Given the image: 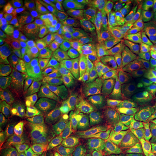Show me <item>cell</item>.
<instances>
[{"mask_svg":"<svg viewBox=\"0 0 156 156\" xmlns=\"http://www.w3.org/2000/svg\"><path fill=\"white\" fill-rule=\"evenodd\" d=\"M114 64L119 71L123 83L124 82L136 83V82L139 81L136 68H133L124 64L116 63Z\"/></svg>","mask_w":156,"mask_h":156,"instance_id":"38","label":"cell"},{"mask_svg":"<svg viewBox=\"0 0 156 156\" xmlns=\"http://www.w3.org/2000/svg\"><path fill=\"white\" fill-rule=\"evenodd\" d=\"M11 30L9 28L7 29H4L0 33V50L2 49L5 47V45L7 44V41L9 38V36L11 34Z\"/></svg>","mask_w":156,"mask_h":156,"instance_id":"48","label":"cell"},{"mask_svg":"<svg viewBox=\"0 0 156 156\" xmlns=\"http://www.w3.org/2000/svg\"><path fill=\"white\" fill-rule=\"evenodd\" d=\"M53 81V79L46 70L39 69L36 71V77L33 83L25 90L35 98L47 100L50 87Z\"/></svg>","mask_w":156,"mask_h":156,"instance_id":"18","label":"cell"},{"mask_svg":"<svg viewBox=\"0 0 156 156\" xmlns=\"http://www.w3.org/2000/svg\"><path fill=\"white\" fill-rule=\"evenodd\" d=\"M138 12L142 24L150 28L156 29V15L153 8L141 2Z\"/></svg>","mask_w":156,"mask_h":156,"instance_id":"35","label":"cell"},{"mask_svg":"<svg viewBox=\"0 0 156 156\" xmlns=\"http://www.w3.org/2000/svg\"><path fill=\"white\" fill-rule=\"evenodd\" d=\"M125 2L126 3H127L128 5L132 6V7H134L139 8L140 6H141V2H140V0H126Z\"/></svg>","mask_w":156,"mask_h":156,"instance_id":"49","label":"cell"},{"mask_svg":"<svg viewBox=\"0 0 156 156\" xmlns=\"http://www.w3.org/2000/svg\"><path fill=\"white\" fill-rule=\"evenodd\" d=\"M42 39L38 41L24 55H23L22 61L31 62L36 68L41 70H47L50 68V63L46 56Z\"/></svg>","mask_w":156,"mask_h":156,"instance_id":"20","label":"cell"},{"mask_svg":"<svg viewBox=\"0 0 156 156\" xmlns=\"http://www.w3.org/2000/svg\"><path fill=\"white\" fill-rule=\"evenodd\" d=\"M11 102L12 105L21 111L33 124H51L53 122L48 100L35 98L25 90L18 87V93L12 98Z\"/></svg>","mask_w":156,"mask_h":156,"instance_id":"4","label":"cell"},{"mask_svg":"<svg viewBox=\"0 0 156 156\" xmlns=\"http://www.w3.org/2000/svg\"><path fill=\"white\" fill-rule=\"evenodd\" d=\"M90 116L98 128L116 118L119 112L104 97L95 98L89 105Z\"/></svg>","mask_w":156,"mask_h":156,"instance_id":"14","label":"cell"},{"mask_svg":"<svg viewBox=\"0 0 156 156\" xmlns=\"http://www.w3.org/2000/svg\"><path fill=\"white\" fill-rule=\"evenodd\" d=\"M46 156H51V155H50V150H49V147L48 148L47 152H46Z\"/></svg>","mask_w":156,"mask_h":156,"instance_id":"52","label":"cell"},{"mask_svg":"<svg viewBox=\"0 0 156 156\" xmlns=\"http://www.w3.org/2000/svg\"><path fill=\"white\" fill-rule=\"evenodd\" d=\"M155 10H156V9H155Z\"/></svg>","mask_w":156,"mask_h":156,"instance_id":"57","label":"cell"},{"mask_svg":"<svg viewBox=\"0 0 156 156\" xmlns=\"http://www.w3.org/2000/svg\"><path fill=\"white\" fill-rule=\"evenodd\" d=\"M106 2L109 5L116 7V9H119L120 11L123 12L125 14L129 15L134 20H135L136 22L142 24L141 20H140L139 12L136 9H134V7H132V6L126 3L125 1H122V0H107Z\"/></svg>","mask_w":156,"mask_h":156,"instance_id":"36","label":"cell"},{"mask_svg":"<svg viewBox=\"0 0 156 156\" xmlns=\"http://www.w3.org/2000/svg\"><path fill=\"white\" fill-rule=\"evenodd\" d=\"M73 156H97L96 147L93 145H87L83 147Z\"/></svg>","mask_w":156,"mask_h":156,"instance_id":"46","label":"cell"},{"mask_svg":"<svg viewBox=\"0 0 156 156\" xmlns=\"http://www.w3.org/2000/svg\"><path fill=\"white\" fill-rule=\"evenodd\" d=\"M122 156H147L140 148L129 141Z\"/></svg>","mask_w":156,"mask_h":156,"instance_id":"44","label":"cell"},{"mask_svg":"<svg viewBox=\"0 0 156 156\" xmlns=\"http://www.w3.org/2000/svg\"><path fill=\"white\" fill-rule=\"evenodd\" d=\"M96 2L124 30L129 32V34H132L133 36L137 34L138 31L142 28V26L145 25L136 22L135 20H134L129 15L125 14L123 12L120 11L119 9H116V7L109 5L106 1L96 0Z\"/></svg>","mask_w":156,"mask_h":156,"instance_id":"16","label":"cell"},{"mask_svg":"<svg viewBox=\"0 0 156 156\" xmlns=\"http://www.w3.org/2000/svg\"><path fill=\"white\" fill-rule=\"evenodd\" d=\"M153 57H154V58H155V59L156 60V55H155V56H153Z\"/></svg>","mask_w":156,"mask_h":156,"instance_id":"54","label":"cell"},{"mask_svg":"<svg viewBox=\"0 0 156 156\" xmlns=\"http://www.w3.org/2000/svg\"><path fill=\"white\" fill-rule=\"evenodd\" d=\"M125 145L122 146H106L103 145H96L97 156H122Z\"/></svg>","mask_w":156,"mask_h":156,"instance_id":"41","label":"cell"},{"mask_svg":"<svg viewBox=\"0 0 156 156\" xmlns=\"http://www.w3.org/2000/svg\"><path fill=\"white\" fill-rule=\"evenodd\" d=\"M120 38V53L119 59L116 63L126 64L128 58L133 50L134 39L135 37L129 33H122L119 34ZM116 64V63H115Z\"/></svg>","mask_w":156,"mask_h":156,"instance_id":"28","label":"cell"},{"mask_svg":"<svg viewBox=\"0 0 156 156\" xmlns=\"http://www.w3.org/2000/svg\"><path fill=\"white\" fill-rule=\"evenodd\" d=\"M68 28L75 34L78 40L87 48L97 46L105 37L99 34L89 22L69 24Z\"/></svg>","mask_w":156,"mask_h":156,"instance_id":"17","label":"cell"},{"mask_svg":"<svg viewBox=\"0 0 156 156\" xmlns=\"http://www.w3.org/2000/svg\"><path fill=\"white\" fill-rule=\"evenodd\" d=\"M134 90L136 94V101L151 112L156 107V90L148 87L142 82L134 83Z\"/></svg>","mask_w":156,"mask_h":156,"instance_id":"22","label":"cell"},{"mask_svg":"<svg viewBox=\"0 0 156 156\" xmlns=\"http://www.w3.org/2000/svg\"><path fill=\"white\" fill-rule=\"evenodd\" d=\"M151 55H156V29L143 25L134 36Z\"/></svg>","mask_w":156,"mask_h":156,"instance_id":"25","label":"cell"},{"mask_svg":"<svg viewBox=\"0 0 156 156\" xmlns=\"http://www.w3.org/2000/svg\"><path fill=\"white\" fill-rule=\"evenodd\" d=\"M98 46L108 52L114 58L115 63H116L120 53L119 34L104 37L99 43Z\"/></svg>","mask_w":156,"mask_h":156,"instance_id":"30","label":"cell"},{"mask_svg":"<svg viewBox=\"0 0 156 156\" xmlns=\"http://www.w3.org/2000/svg\"><path fill=\"white\" fill-rule=\"evenodd\" d=\"M149 117L151 122L153 123V124H155V125H156V107L151 112V114L149 115Z\"/></svg>","mask_w":156,"mask_h":156,"instance_id":"51","label":"cell"},{"mask_svg":"<svg viewBox=\"0 0 156 156\" xmlns=\"http://www.w3.org/2000/svg\"><path fill=\"white\" fill-rule=\"evenodd\" d=\"M89 8V23L99 34L110 36L122 34L124 29L96 1H87Z\"/></svg>","mask_w":156,"mask_h":156,"instance_id":"6","label":"cell"},{"mask_svg":"<svg viewBox=\"0 0 156 156\" xmlns=\"http://www.w3.org/2000/svg\"><path fill=\"white\" fill-rule=\"evenodd\" d=\"M36 23L24 6H20L9 17L8 28L12 33L26 35L32 32Z\"/></svg>","mask_w":156,"mask_h":156,"instance_id":"15","label":"cell"},{"mask_svg":"<svg viewBox=\"0 0 156 156\" xmlns=\"http://www.w3.org/2000/svg\"><path fill=\"white\" fill-rule=\"evenodd\" d=\"M20 4L19 1H11V0H1L0 1V17L1 21L9 18L19 8L17 7Z\"/></svg>","mask_w":156,"mask_h":156,"instance_id":"39","label":"cell"},{"mask_svg":"<svg viewBox=\"0 0 156 156\" xmlns=\"http://www.w3.org/2000/svg\"><path fill=\"white\" fill-rule=\"evenodd\" d=\"M130 141L137 145L147 155L156 151V125L151 121H146L134 130Z\"/></svg>","mask_w":156,"mask_h":156,"instance_id":"9","label":"cell"},{"mask_svg":"<svg viewBox=\"0 0 156 156\" xmlns=\"http://www.w3.org/2000/svg\"><path fill=\"white\" fill-rule=\"evenodd\" d=\"M43 38L50 68L80 57L87 48L69 28L63 27Z\"/></svg>","mask_w":156,"mask_h":156,"instance_id":"3","label":"cell"},{"mask_svg":"<svg viewBox=\"0 0 156 156\" xmlns=\"http://www.w3.org/2000/svg\"><path fill=\"white\" fill-rule=\"evenodd\" d=\"M22 61V56L17 53L10 43H7L2 49L0 50V66L1 68L6 64L13 62Z\"/></svg>","mask_w":156,"mask_h":156,"instance_id":"33","label":"cell"},{"mask_svg":"<svg viewBox=\"0 0 156 156\" xmlns=\"http://www.w3.org/2000/svg\"><path fill=\"white\" fill-rule=\"evenodd\" d=\"M83 56L89 62L98 67L106 64H115L112 55L100 46H91L87 48Z\"/></svg>","mask_w":156,"mask_h":156,"instance_id":"26","label":"cell"},{"mask_svg":"<svg viewBox=\"0 0 156 156\" xmlns=\"http://www.w3.org/2000/svg\"><path fill=\"white\" fill-rule=\"evenodd\" d=\"M66 20L62 16H58L56 18L39 21L35 25L30 34H33L37 40L43 38V36L51 34L58 29L63 28Z\"/></svg>","mask_w":156,"mask_h":156,"instance_id":"23","label":"cell"},{"mask_svg":"<svg viewBox=\"0 0 156 156\" xmlns=\"http://www.w3.org/2000/svg\"><path fill=\"white\" fill-rule=\"evenodd\" d=\"M83 146L77 143L69 134L65 133L62 136L56 149L62 156H73L77 153Z\"/></svg>","mask_w":156,"mask_h":156,"instance_id":"29","label":"cell"},{"mask_svg":"<svg viewBox=\"0 0 156 156\" xmlns=\"http://www.w3.org/2000/svg\"><path fill=\"white\" fill-rule=\"evenodd\" d=\"M24 7L37 23L57 17L58 5L54 0H30Z\"/></svg>","mask_w":156,"mask_h":156,"instance_id":"13","label":"cell"},{"mask_svg":"<svg viewBox=\"0 0 156 156\" xmlns=\"http://www.w3.org/2000/svg\"><path fill=\"white\" fill-rule=\"evenodd\" d=\"M47 100L50 102L59 103L64 106L72 101L65 90L54 81H53L50 87Z\"/></svg>","mask_w":156,"mask_h":156,"instance_id":"32","label":"cell"},{"mask_svg":"<svg viewBox=\"0 0 156 156\" xmlns=\"http://www.w3.org/2000/svg\"><path fill=\"white\" fill-rule=\"evenodd\" d=\"M65 132L83 147L96 142L98 128L90 116L74 122L69 121Z\"/></svg>","mask_w":156,"mask_h":156,"instance_id":"7","label":"cell"},{"mask_svg":"<svg viewBox=\"0 0 156 156\" xmlns=\"http://www.w3.org/2000/svg\"><path fill=\"white\" fill-rule=\"evenodd\" d=\"M0 104H1L0 105V113L2 115V114H6V112L11 108L10 106H12L10 98L3 96V95H1V98H0Z\"/></svg>","mask_w":156,"mask_h":156,"instance_id":"47","label":"cell"},{"mask_svg":"<svg viewBox=\"0 0 156 156\" xmlns=\"http://www.w3.org/2000/svg\"><path fill=\"white\" fill-rule=\"evenodd\" d=\"M51 114L53 117V119L67 120L68 119V114L67 108L64 105L59 103H52L48 101Z\"/></svg>","mask_w":156,"mask_h":156,"instance_id":"43","label":"cell"},{"mask_svg":"<svg viewBox=\"0 0 156 156\" xmlns=\"http://www.w3.org/2000/svg\"><path fill=\"white\" fill-rule=\"evenodd\" d=\"M131 136V129L116 116L98 128V134L95 142L97 145L106 146L125 145Z\"/></svg>","mask_w":156,"mask_h":156,"instance_id":"5","label":"cell"},{"mask_svg":"<svg viewBox=\"0 0 156 156\" xmlns=\"http://www.w3.org/2000/svg\"><path fill=\"white\" fill-rule=\"evenodd\" d=\"M155 70H156V66H155Z\"/></svg>","mask_w":156,"mask_h":156,"instance_id":"56","label":"cell"},{"mask_svg":"<svg viewBox=\"0 0 156 156\" xmlns=\"http://www.w3.org/2000/svg\"><path fill=\"white\" fill-rule=\"evenodd\" d=\"M155 66L156 60L155 59V58L152 55H151V54L150 55L146 54V56L143 58V59L139 64L137 67L136 68V74H137L139 80L141 81L147 75L148 73L153 68L155 67Z\"/></svg>","mask_w":156,"mask_h":156,"instance_id":"37","label":"cell"},{"mask_svg":"<svg viewBox=\"0 0 156 156\" xmlns=\"http://www.w3.org/2000/svg\"><path fill=\"white\" fill-rule=\"evenodd\" d=\"M31 131L49 146L54 147V141L51 124H33Z\"/></svg>","mask_w":156,"mask_h":156,"instance_id":"31","label":"cell"},{"mask_svg":"<svg viewBox=\"0 0 156 156\" xmlns=\"http://www.w3.org/2000/svg\"><path fill=\"white\" fill-rule=\"evenodd\" d=\"M69 122V119L67 120H59V119H54L51 122L52 133H53L54 141V147L58 145V142L62 136L65 133L66 128H67V124Z\"/></svg>","mask_w":156,"mask_h":156,"instance_id":"40","label":"cell"},{"mask_svg":"<svg viewBox=\"0 0 156 156\" xmlns=\"http://www.w3.org/2000/svg\"><path fill=\"white\" fill-rule=\"evenodd\" d=\"M104 98L116 109L119 114L136 101L134 83L124 82Z\"/></svg>","mask_w":156,"mask_h":156,"instance_id":"11","label":"cell"},{"mask_svg":"<svg viewBox=\"0 0 156 156\" xmlns=\"http://www.w3.org/2000/svg\"><path fill=\"white\" fill-rule=\"evenodd\" d=\"M155 90H156V87H155Z\"/></svg>","mask_w":156,"mask_h":156,"instance_id":"55","label":"cell"},{"mask_svg":"<svg viewBox=\"0 0 156 156\" xmlns=\"http://www.w3.org/2000/svg\"><path fill=\"white\" fill-rule=\"evenodd\" d=\"M38 41L39 40H37L32 34L21 35L17 33H12L9 36V43L17 51V53L22 56Z\"/></svg>","mask_w":156,"mask_h":156,"instance_id":"24","label":"cell"},{"mask_svg":"<svg viewBox=\"0 0 156 156\" xmlns=\"http://www.w3.org/2000/svg\"><path fill=\"white\" fill-rule=\"evenodd\" d=\"M33 123L15 106L0 116V155L23 156L21 142L28 136Z\"/></svg>","mask_w":156,"mask_h":156,"instance_id":"2","label":"cell"},{"mask_svg":"<svg viewBox=\"0 0 156 156\" xmlns=\"http://www.w3.org/2000/svg\"><path fill=\"white\" fill-rule=\"evenodd\" d=\"M150 156H156V151L154 152V153L153 154H151V155Z\"/></svg>","mask_w":156,"mask_h":156,"instance_id":"53","label":"cell"},{"mask_svg":"<svg viewBox=\"0 0 156 156\" xmlns=\"http://www.w3.org/2000/svg\"><path fill=\"white\" fill-rule=\"evenodd\" d=\"M150 113L136 101L119 114V117L131 129L135 130L146 122Z\"/></svg>","mask_w":156,"mask_h":156,"instance_id":"19","label":"cell"},{"mask_svg":"<svg viewBox=\"0 0 156 156\" xmlns=\"http://www.w3.org/2000/svg\"><path fill=\"white\" fill-rule=\"evenodd\" d=\"M61 16L68 24L89 22L87 2L80 0H64L61 2Z\"/></svg>","mask_w":156,"mask_h":156,"instance_id":"10","label":"cell"},{"mask_svg":"<svg viewBox=\"0 0 156 156\" xmlns=\"http://www.w3.org/2000/svg\"><path fill=\"white\" fill-rule=\"evenodd\" d=\"M100 67L81 56L46 71L67 94L84 98L90 96L96 87Z\"/></svg>","mask_w":156,"mask_h":156,"instance_id":"1","label":"cell"},{"mask_svg":"<svg viewBox=\"0 0 156 156\" xmlns=\"http://www.w3.org/2000/svg\"><path fill=\"white\" fill-rule=\"evenodd\" d=\"M146 56V50L142 46L141 42L135 38L133 50L128 58L126 64L133 68H136L143 58Z\"/></svg>","mask_w":156,"mask_h":156,"instance_id":"34","label":"cell"},{"mask_svg":"<svg viewBox=\"0 0 156 156\" xmlns=\"http://www.w3.org/2000/svg\"><path fill=\"white\" fill-rule=\"evenodd\" d=\"M142 83L145 84L148 87H151L152 88H155L156 87V70L155 67L153 68L151 71L148 73L147 75L145 76L141 81Z\"/></svg>","mask_w":156,"mask_h":156,"instance_id":"45","label":"cell"},{"mask_svg":"<svg viewBox=\"0 0 156 156\" xmlns=\"http://www.w3.org/2000/svg\"><path fill=\"white\" fill-rule=\"evenodd\" d=\"M141 2L149 7H151L154 9H156V0H141Z\"/></svg>","mask_w":156,"mask_h":156,"instance_id":"50","label":"cell"},{"mask_svg":"<svg viewBox=\"0 0 156 156\" xmlns=\"http://www.w3.org/2000/svg\"><path fill=\"white\" fill-rule=\"evenodd\" d=\"M4 75L13 82L17 87L27 89L30 86L36 77V67L31 62L16 61L1 68Z\"/></svg>","mask_w":156,"mask_h":156,"instance_id":"8","label":"cell"},{"mask_svg":"<svg viewBox=\"0 0 156 156\" xmlns=\"http://www.w3.org/2000/svg\"><path fill=\"white\" fill-rule=\"evenodd\" d=\"M48 148L46 143L34 133L28 134L20 145L23 156H46Z\"/></svg>","mask_w":156,"mask_h":156,"instance_id":"21","label":"cell"},{"mask_svg":"<svg viewBox=\"0 0 156 156\" xmlns=\"http://www.w3.org/2000/svg\"><path fill=\"white\" fill-rule=\"evenodd\" d=\"M123 83L120 73L115 64H106L101 66L95 91L100 95H106Z\"/></svg>","mask_w":156,"mask_h":156,"instance_id":"12","label":"cell"},{"mask_svg":"<svg viewBox=\"0 0 156 156\" xmlns=\"http://www.w3.org/2000/svg\"><path fill=\"white\" fill-rule=\"evenodd\" d=\"M65 106L67 111L68 119L70 122L90 116L89 106L84 101L79 99L71 101Z\"/></svg>","mask_w":156,"mask_h":156,"instance_id":"27","label":"cell"},{"mask_svg":"<svg viewBox=\"0 0 156 156\" xmlns=\"http://www.w3.org/2000/svg\"><path fill=\"white\" fill-rule=\"evenodd\" d=\"M0 92L1 95L10 98L15 96L18 93V87L13 85L2 73L0 75Z\"/></svg>","mask_w":156,"mask_h":156,"instance_id":"42","label":"cell"}]
</instances>
